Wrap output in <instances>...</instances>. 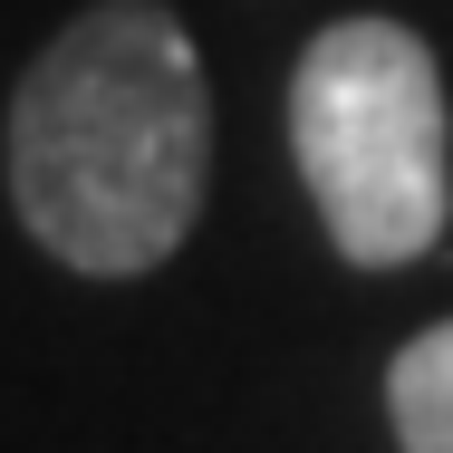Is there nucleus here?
I'll return each mask as SVG.
<instances>
[{
    "label": "nucleus",
    "mask_w": 453,
    "mask_h": 453,
    "mask_svg": "<svg viewBox=\"0 0 453 453\" xmlns=\"http://www.w3.org/2000/svg\"><path fill=\"white\" fill-rule=\"evenodd\" d=\"M212 174V96L174 10H78L10 96V203L49 261L135 280L174 261Z\"/></svg>",
    "instance_id": "nucleus-1"
},
{
    "label": "nucleus",
    "mask_w": 453,
    "mask_h": 453,
    "mask_svg": "<svg viewBox=\"0 0 453 453\" xmlns=\"http://www.w3.org/2000/svg\"><path fill=\"white\" fill-rule=\"evenodd\" d=\"M289 155L357 271L425 261L453 212V116L434 49L405 19L319 29L289 78Z\"/></svg>",
    "instance_id": "nucleus-2"
},
{
    "label": "nucleus",
    "mask_w": 453,
    "mask_h": 453,
    "mask_svg": "<svg viewBox=\"0 0 453 453\" xmlns=\"http://www.w3.org/2000/svg\"><path fill=\"white\" fill-rule=\"evenodd\" d=\"M386 415L405 453H453V319H434L425 338H405L386 366Z\"/></svg>",
    "instance_id": "nucleus-3"
}]
</instances>
